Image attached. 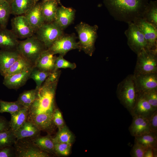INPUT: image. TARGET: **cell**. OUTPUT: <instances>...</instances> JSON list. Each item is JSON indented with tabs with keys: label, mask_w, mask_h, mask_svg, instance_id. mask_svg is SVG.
<instances>
[{
	"label": "cell",
	"mask_w": 157,
	"mask_h": 157,
	"mask_svg": "<svg viewBox=\"0 0 157 157\" xmlns=\"http://www.w3.org/2000/svg\"><path fill=\"white\" fill-rule=\"evenodd\" d=\"M72 144L66 143L54 144V153L64 156H68L70 153Z\"/></svg>",
	"instance_id": "8d00e7d4"
},
{
	"label": "cell",
	"mask_w": 157,
	"mask_h": 157,
	"mask_svg": "<svg viewBox=\"0 0 157 157\" xmlns=\"http://www.w3.org/2000/svg\"><path fill=\"white\" fill-rule=\"evenodd\" d=\"M141 95L143 96L153 107L157 109V89L149 91Z\"/></svg>",
	"instance_id": "f35d334b"
},
{
	"label": "cell",
	"mask_w": 157,
	"mask_h": 157,
	"mask_svg": "<svg viewBox=\"0 0 157 157\" xmlns=\"http://www.w3.org/2000/svg\"><path fill=\"white\" fill-rule=\"evenodd\" d=\"M35 31L45 22L41 7V3L37 2L24 15Z\"/></svg>",
	"instance_id": "d6986e66"
},
{
	"label": "cell",
	"mask_w": 157,
	"mask_h": 157,
	"mask_svg": "<svg viewBox=\"0 0 157 157\" xmlns=\"http://www.w3.org/2000/svg\"><path fill=\"white\" fill-rule=\"evenodd\" d=\"M150 132L157 134V110L148 117Z\"/></svg>",
	"instance_id": "60d3db41"
},
{
	"label": "cell",
	"mask_w": 157,
	"mask_h": 157,
	"mask_svg": "<svg viewBox=\"0 0 157 157\" xmlns=\"http://www.w3.org/2000/svg\"><path fill=\"white\" fill-rule=\"evenodd\" d=\"M47 49L35 34L24 40L19 41L16 49L20 54L34 65L42 53Z\"/></svg>",
	"instance_id": "5b68a950"
},
{
	"label": "cell",
	"mask_w": 157,
	"mask_h": 157,
	"mask_svg": "<svg viewBox=\"0 0 157 157\" xmlns=\"http://www.w3.org/2000/svg\"><path fill=\"white\" fill-rule=\"evenodd\" d=\"M6 1H8V2H9L10 3L12 0H6Z\"/></svg>",
	"instance_id": "bcb514c9"
},
{
	"label": "cell",
	"mask_w": 157,
	"mask_h": 157,
	"mask_svg": "<svg viewBox=\"0 0 157 157\" xmlns=\"http://www.w3.org/2000/svg\"><path fill=\"white\" fill-rule=\"evenodd\" d=\"M149 0H104L110 15L117 20L126 23L142 18Z\"/></svg>",
	"instance_id": "7a4b0ae2"
},
{
	"label": "cell",
	"mask_w": 157,
	"mask_h": 157,
	"mask_svg": "<svg viewBox=\"0 0 157 157\" xmlns=\"http://www.w3.org/2000/svg\"><path fill=\"white\" fill-rule=\"evenodd\" d=\"M128 28L124 33L127 39L130 48L137 54L142 49L147 48V44L141 31L133 22L128 23Z\"/></svg>",
	"instance_id": "9c48e42d"
},
{
	"label": "cell",
	"mask_w": 157,
	"mask_h": 157,
	"mask_svg": "<svg viewBox=\"0 0 157 157\" xmlns=\"http://www.w3.org/2000/svg\"><path fill=\"white\" fill-rule=\"evenodd\" d=\"M16 157V156L14 147L12 146L0 149V157Z\"/></svg>",
	"instance_id": "b9f144b4"
},
{
	"label": "cell",
	"mask_w": 157,
	"mask_h": 157,
	"mask_svg": "<svg viewBox=\"0 0 157 157\" xmlns=\"http://www.w3.org/2000/svg\"><path fill=\"white\" fill-rule=\"evenodd\" d=\"M34 66L30 61L20 55L18 59L5 73L4 77L21 72Z\"/></svg>",
	"instance_id": "4316f807"
},
{
	"label": "cell",
	"mask_w": 157,
	"mask_h": 157,
	"mask_svg": "<svg viewBox=\"0 0 157 157\" xmlns=\"http://www.w3.org/2000/svg\"><path fill=\"white\" fill-rule=\"evenodd\" d=\"M31 139L34 144L41 150L48 154L54 153V143L50 134L43 136L39 135Z\"/></svg>",
	"instance_id": "d4e9b609"
},
{
	"label": "cell",
	"mask_w": 157,
	"mask_h": 157,
	"mask_svg": "<svg viewBox=\"0 0 157 157\" xmlns=\"http://www.w3.org/2000/svg\"><path fill=\"white\" fill-rule=\"evenodd\" d=\"M142 18L157 28V1H150L146 7Z\"/></svg>",
	"instance_id": "83f0119b"
},
{
	"label": "cell",
	"mask_w": 157,
	"mask_h": 157,
	"mask_svg": "<svg viewBox=\"0 0 157 157\" xmlns=\"http://www.w3.org/2000/svg\"><path fill=\"white\" fill-rule=\"evenodd\" d=\"M56 56L48 49L44 51L36 61L34 66L41 70L53 71Z\"/></svg>",
	"instance_id": "ac0fdd59"
},
{
	"label": "cell",
	"mask_w": 157,
	"mask_h": 157,
	"mask_svg": "<svg viewBox=\"0 0 157 157\" xmlns=\"http://www.w3.org/2000/svg\"><path fill=\"white\" fill-rule=\"evenodd\" d=\"M10 129L9 122L4 117L0 116V132L9 130Z\"/></svg>",
	"instance_id": "7bdbcfd3"
},
{
	"label": "cell",
	"mask_w": 157,
	"mask_h": 157,
	"mask_svg": "<svg viewBox=\"0 0 157 157\" xmlns=\"http://www.w3.org/2000/svg\"><path fill=\"white\" fill-rule=\"evenodd\" d=\"M35 0H12L10 3L11 14L24 15L36 3Z\"/></svg>",
	"instance_id": "cb8c5ba5"
},
{
	"label": "cell",
	"mask_w": 157,
	"mask_h": 157,
	"mask_svg": "<svg viewBox=\"0 0 157 157\" xmlns=\"http://www.w3.org/2000/svg\"><path fill=\"white\" fill-rule=\"evenodd\" d=\"M24 107L17 101L9 102L0 100V113H1L7 112L11 114Z\"/></svg>",
	"instance_id": "e575fe53"
},
{
	"label": "cell",
	"mask_w": 157,
	"mask_h": 157,
	"mask_svg": "<svg viewBox=\"0 0 157 157\" xmlns=\"http://www.w3.org/2000/svg\"><path fill=\"white\" fill-rule=\"evenodd\" d=\"M132 122L129 128L131 135L134 137L150 132L148 118L132 116Z\"/></svg>",
	"instance_id": "e0dca14e"
},
{
	"label": "cell",
	"mask_w": 157,
	"mask_h": 157,
	"mask_svg": "<svg viewBox=\"0 0 157 157\" xmlns=\"http://www.w3.org/2000/svg\"><path fill=\"white\" fill-rule=\"evenodd\" d=\"M138 96L149 91L157 89L156 73L134 75Z\"/></svg>",
	"instance_id": "4fadbf2b"
},
{
	"label": "cell",
	"mask_w": 157,
	"mask_h": 157,
	"mask_svg": "<svg viewBox=\"0 0 157 157\" xmlns=\"http://www.w3.org/2000/svg\"><path fill=\"white\" fill-rule=\"evenodd\" d=\"M147 148L136 142L130 152V154L132 157H144L145 153Z\"/></svg>",
	"instance_id": "74e56055"
},
{
	"label": "cell",
	"mask_w": 157,
	"mask_h": 157,
	"mask_svg": "<svg viewBox=\"0 0 157 157\" xmlns=\"http://www.w3.org/2000/svg\"><path fill=\"white\" fill-rule=\"evenodd\" d=\"M54 144L66 143L72 144L74 142V137L67 127L65 125L58 129L55 137L53 138Z\"/></svg>",
	"instance_id": "f1b7e54d"
},
{
	"label": "cell",
	"mask_w": 157,
	"mask_h": 157,
	"mask_svg": "<svg viewBox=\"0 0 157 157\" xmlns=\"http://www.w3.org/2000/svg\"><path fill=\"white\" fill-rule=\"evenodd\" d=\"M40 3L41 11L45 22H53L58 2L55 0H50L43 1Z\"/></svg>",
	"instance_id": "603a6c76"
},
{
	"label": "cell",
	"mask_w": 157,
	"mask_h": 157,
	"mask_svg": "<svg viewBox=\"0 0 157 157\" xmlns=\"http://www.w3.org/2000/svg\"><path fill=\"white\" fill-rule=\"evenodd\" d=\"M134 75L156 73L157 49H142L137 54Z\"/></svg>",
	"instance_id": "8992f818"
},
{
	"label": "cell",
	"mask_w": 157,
	"mask_h": 157,
	"mask_svg": "<svg viewBox=\"0 0 157 157\" xmlns=\"http://www.w3.org/2000/svg\"><path fill=\"white\" fill-rule=\"evenodd\" d=\"M20 56L17 50H0V73L2 76Z\"/></svg>",
	"instance_id": "ffe728a7"
},
{
	"label": "cell",
	"mask_w": 157,
	"mask_h": 157,
	"mask_svg": "<svg viewBox=\"0 0 157 157\" xmlns=\"http://www.w3.org/2000/svg\"><path fill=\"white\" fill-rule=\"evenodd\" d=\"M157 147L148 148L146 151L144 157H157Z\"/></svg>",
	"instance_id": "ee69618b"
},
{
	"label": "cell",
	"mask_w": 157,
	"mask_h": 157,
	"mask_svg": "<svg viewBox=\"0 0 157 157\" xmlns=\"http://www.w3.org/2000/svg\"><path fill=\"white\" fill-rule=\"evenodd\" d=\"M58 81H52L47 78L37 89L36 98L28 108L26 120L34 124L40 131L49 134L55 126L53 115L56 108L55 98Z\"/></svg>",
	"instance_id": "6da1fadb"
},
{
	"label": "cell",
	"mask_w": 157,
	"mask_h": 157,
	"mask_svg": "<svg viewBox=\"0 0 157 157\" xmlns=\"http://www.w3.org/2000/svg\"><path fill=\"white\" fill-rule=\"evenodd\" d=\"M79 49L78 42L76 40L74 35L63 34L55 40L48 49L53 54H59L63 56L69 51L74 49Z\"/></svg>",
	"instance_id": "30bf717a"
},
{
	"label": "cell",
	"mask_w": 157,
	"mask_h": 157,
	"mask_svg": "<svg viewBox=\"0 0 157 157\" xmlns=\"http://www.w3.org/2000/svg\"><path fill=\"white\" fill-rule=\"evenodd\" d=\"M75 14L74 9L61 6L58 7L53 22L63 30L73 22Z\"/></svg>",
	"instance_id": "9a60e30c"
},
{
	"label": "cell",
	"mask_w": 157,
	"mask_h": 157,
	"mask_svg": "<svg viewBox=\"0 0 157 157\" xmlns=\"http://www.w3.org/2000/svg\"><path fill=\"white\" fill-rule=\"evenodd\" d=\"M40 0H42L43 1H50V0H55L56 1H57L58 2V3H60V0H35V2L36 3H37L38 2V1Z\"/></svg>",
	"instance_id": "f6af8a7d"
},
{
	"label": "cell",
	"mask_w": 157,
	"mask_h": 157,
	"mask_svg": "<svg viewBox=\"0 0 157 157\" xmlns=\"http://www.w3.org/2000/svg\"><path fill=\"white\" fill-rule=\"evenodd\" d=\"M17 140L14 132L10 129L0 132V149L14 145Z\"/></svg>",
	"instance_id": "836d02e7"
},
{
	"label": "cell",
	"mask_w": 157,
	"mask_h": 157,
	"mask_svg": "<svg viewBox=\"0 0 157 157\" xmlns=\"http://www.w3.org/2000/svg\"><path fill=\"white\" fill-rule=\"evenodd\" d=\"M28 109L24 107L11 114L9 121L10 129L15 132L26 121Z\"/></svg>",
	"instance_id": "484cf974"
},
{
	"label": "cell",
	"mask_w": 157,
	"mask_h": 157,
	"mask_svg": "<svg viewBox=\"0 0 157 157\" xmlns=\"http://www.w3.org/2000/svg\"><path fill=\"white\" fill-rule=\"evenodd\" d=\"M142 32L147 44V48L157 49V28L142 18H138L133 22Z\"/></svg>",
	"instance_id": "8fae6325"
},
{
	"label": "cell",
	"mask_w": 157,
	"mask_h": 157,
	"mask_svg": "<svg viewBox=\"0 0 157 157\" xmlns=\"http://www.w3.org/2000/svg\"><path fill=\"white\" fill-rule=\"evenodd\" d=\"M34 66L19 73L4 77L3 84L9 89L16 90L20 88L30 78V74Z\"/></svg>",
	"instance_id": "5bb4252c"
},
{
	"label": "cell",
	"mask_w": 157,
	"mask_h": 157,
	"mask_svg": "<svg viewBox=\"0 0 157 157\" xmlns=\"http://www.w3.org/2000/svg\"><path fill=\"white\" fill-rule=\"evenodd\" d=\"M35 35L44 45L47 49L63 35V30L54 22H45L35 32Z\"/></svg>",
	"instance_id": "52a82bcc"
},
{
	"label": "cell",
	"mask_w": 157,
	"mask_h": 157,
	"mask_svg": "<svg viewBox=\"0 0 157 157\" xmlns=\"http://www.w3.org/2000/svg\"><path fill=\"white\" fill-rule=\"evenodd\" d=\"M75 28L78 35L79 49L92 56L95 49V42L97 37L98 26H90L81 22L75 26Z\"/></svg>",
	"instance_id": "277c9868"
},
{
	"label": "cell",
	"mask_w": 157,
	"mask_h": 157,
	"mask_svg": "<svg viewBox=\"0 0 157 157\" xmlns=\"http://www.w3.org/2000/svg\"><path fill=\"white\" fill-rule=\"evenodd\" d=\"M51 72L41 70L33 67L30 74L29 78L33 79L36 84V89H39Z\"/></svg>",
	"instance_id": "d6a6232c"
},
{
	"label": "cell",
	"mask_w": 157,
	"mask_h": 157,
	"mask_svg": "<svg viewBox=\"0 0 157 157\" xmlns=\"http://www.w3.org/2000/svg\"><path fill=\"white\" fill-rule=\"evenodd\" d=\"M117 95L121 104L131 114L138 98L134 74L128 76L119 84L117 90Z\"/></svg>",
	"instance_id": "3957f363"
},
{
	"label": "cell",
	"mask_w": 157,
	"mask_h": 157,
	"mask_svg": "<svg viewBox=\"0 0 157 157\" xmlns=\"http://www.w3.org/2000/svg\"><path fill=\"white\" fill-rule=\"evenodd\" d=\"M134 142L147 147H157V134L151 132L135 137Z\"/></svg>",
	"instance_id": "f546056e"
},
{
	"label": "cell",
	"mask_w": 157,
	"mask_h": 157,
	"mask_svg": "<svg viewBox=\"0 0 157 157\" xmlns=\"http://www.w3.org/2000/svg\"><path fill=\"white\" fill-rule=\"evenodd\" d=\"M63 57L59 55V56L56 57L53 72L55 71L60 68H70L73 69L76 67V64L67 61Z\"/></svg>",
	"instance_id": "d590c367"
},
{
	"label": "cell",
	"mask_w": 157,
	"mask_h": 157,
	"mask_svg": "<svg viewBox=\"0 0 157 157\" xmlns=\"http://www.w3.org/2000/svg\"><path fill=\"white\" fill-rule=\"evenodd\" d=\"M37 92L36 88L25 91L19 94L17 101L28 109L36 98Z\"/></svg>",
	"instance_id": "1f68e13d"
},
{
	"label": "cell",
	"mask_w": 157,
	"mask_h": 157,
	"mask_svg": "<svg viewBox=\"0 0 157 157\" xmlns=\"http://www.w3.org/2000/svg\"><path fill=\"white\" fill-rule=\"evenodd\" d=\"M40 131L35 125L26 120L14 132L17 140L24 138L35 137L40 135Z\"/></svg>",
	"instance_id": "7402d4cb"
},
{
	"label": "cell",
	"mask_w": 157,
	"mask_h": 157,
	"mask_svg": "<svg viewBox=\"0 0 157 157\" xmlns=\"http://www.w3.org/2000/svg\"><path fill=\"white\" fill-rule=\"evenodd\" d=\"M11 14L10 3L6 0H0V27H6Z\"/></svg>",
	"instance_id": "4dcf8cb0"
},
{
	"label": "cell",
	"mask_w": 157,
	"mask_h": 157,
	"mask_svg": "<svg viewBox=\"0 0 157 157\" xmlns=\"http://www.w3.org/2000/svg\"><path fill=\"white\" fill-rule=\"evenodd\" d=\"M19 40L12 30L0 27V48L6 50H16Z\"/></svg>",
	"instance_id": "2e32d148"
},
{
	"label": "cell",
	"mask_w": 157,
	"mask_h": 157,
	"mask_svg": "<svg viewBox=\"0 0 157 157\" xmlns=\"http://www.w3.org/2000/svg\"><path fill=\"white\" fill-rule=\"evenodd\" d=\"M53 120L55 125L59 129L65 125V123L61 113L58 108H56L53 115Z\"/></svg>",
	"instance_id": "ab89813d"
},
{
	"label": "cell",
	"mask_w": 157,
	"mask_h": 157,
	"mask_svg": "<svg viewBox=\"0 0 157 157\" xmlns=\"http://www.w3.org/2000/svg\"><path fill=\"white\" fill-rule=\"evenodd\" d=\"M11 30L18 38H27L34 34V31L24 15H18L11 20Z\"/></svg>",
	"instance_id": "7c38bea8"
},
{
	"label": "cell",
	"mask_w": 157,
	"mask_h": 157,
	"mask_svg": "<svg viewBox=\"0 0 157 157\" xmlns=\"http://www.w3.org/2000/svg\"><path fill=\"white\" fill-rule=\"evenodd\" d=\"M16 157H49V154L40 150L35 145L31 138L16 140L14 144Z\"/></svg>",
	"instance_id": "ba28073f"
},
{
	"label": "cell",
	"mask_w": 157,
	"mask_h": 157,
	"mask_svg": "<svg viewBox=\"0 0 157 157\" xmlns=\"http://www.w3.org/2000/svg\"><path fill=\"white\" fill-rule=\"evenodd\" d=\"M157 109L153 107L142 95L138 96L137 100L131 115L149 117Z\"/></svg>",
	"instance_id": "44dd1931"
}]
</instances>
